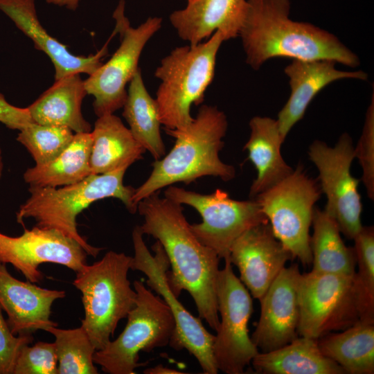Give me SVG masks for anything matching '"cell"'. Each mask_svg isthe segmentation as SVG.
I'll list each match as a JSON object with an SVG mask.
<instances>
[{
	"mask_svg": "<svg viewBox=\"0 0 374 374\" xmlns=\"http://www.w3.org/2000/svg\"><path fill=\"white\" fill-rule=\"evenodd\" d=\"M137 211L143 218L141 232L159 242L168 257L172 292L178 297L182 290L187 291L199 318L216 332L220 326L217 285L220 258L194 235L181 204L160 197L159 191L140 201Z\"/></svg>",
	"mask_w": 374,
	"mask_h": 374,
	"instance_id": "cell-1",
	"label": "cell"
},
{
	"mask_svg": "<svg viewBox=\"0 0 374 374\" xmlns=\"http://www.w3.org/2000/svg\"><path fill=\"white\" fill-rule=\"evenodd\" d=\"M246 15L238 36L246 62L259 69L275 57L329 60L351 68L359 57L331 33L290 17V0H247Z\"/></svg>",
	"mask_w": 374,
	"mask_h": 374,
	"instance_id": "cell-2",
	"label": "cell"
},
{
	"mask_svg": "<svg viewBox=\"0 0 374 374\" xmlns=\"http://www.w3.org/2000/svg\"><path fill=\"white\" fill-rule=\"evenodd\" d=\"M226 114L216 106L203 105L193 120L184 127L166 132L175 138L172 150L152 163L148 178L135 189L132 200L138 203L163 188L176 183L188 184L213 176L229 181L235 177V168L219 157L226 134Z\"/></svg>",
	"mask_w": 374,
	"mask_h": 374,
	"instance_id": "cell-3",
	"label": "cell"
},
{
	"mask_svg": "<svg viewBox=\"0 0 374 374\" xmlns=\"http://www.w3.org/2000/svg\"><path fill=\"white\" fill-rule=\"evenodd\" d=\"M128 168L122 167L103 174H91L84 179L67 186L31 187L30 197L17 212V222L32 217L37 226L56 229L80 244L87 255L96 257L103 249L89 244L77 229L78 215L93 202L113 197L121 200L134 214L137 206L132 197L135 188L125 186L124 175Z\"/></svg>",
	"mask_w": 374,
	"mask_h": 374,
	"instance_id": "cell-4",
	"label": "cell"
},
{
	"mask_svg": "<svg viewBox=\"0 0 374 374\" xmlns=\"http://www.w3.org/2000/svg\"><path fill=\"white\" fill-rule=\"evenodd\" d=\"M224 41L217 30L206 42L176 47L161 60L154 72L161 80L155 100L166 129L182 128L193 120L190 107L204 101L215 75L217 52Z\"/></svg>",
	"mask_w": 374,
	"mask_h": 374,
	"instance_id": "cell-5",
	"label": "cell"
},
{
	"mask_svg": "<svg viewBox=\"0 0 374 374\" xmlns=\"http://www.w3.org/2000/svg\"><path fill=\"white\" fill-rule=\"evenodd\" d=\"M132 261V256L109 251L76 272L73 285L82 294L84 312L80 326L96 350L111 341L118 322L135 305L136 292L127 277Z\"/></svg>",
	"mask_w": 374,
	"mask_h": 374,
	"instance_id": "cell-6",
	"label": "cell"
},
{
	"mask_svg": "<svg viewBox=\"0 0 374 374\" xmlns=\"http://www.w3.org/2000/svg\"><path fill=\"white\" fill-rule=\"evenodd\" d=\"M133 287L136 303L127 316L124 330L93 354V362L107 373H135L136 368L148 363L139 362V353L167 346L175 330L174 318L162 298L154 294L143 280H134Z\"/></svg>",
	"mask_w": 374,
	"mask_h": 374,
	"instance_id": "cell-7",
	"label": "cell"
},
{
	"mask_svg": "<svg viewBox=\"0 0 374 374\" xmlns=\"http://www.w3.org/2000/svg\"><path fill=\"white\" fill-rule=\"evenodd\" d=\"M321 193L317 182L299 165L288 177L253 198L274 236L304 266L312 263L310 228Z\"/></svg>",
	"mask_w": 374,
	"mask_h": 374,
	"instance_id": "cell-8",
	"label": "cell"
},
{
	"mask_svg": "<svg viewBox=\"0 0 374 374\" xmlns=\"http://www.w3.org/2000/svg\"><path fill=\"white\" fill-rule=\"evenodd\" d=\"M143 236L139 226H136L132 233L134 255L131 269L145 275L147 285L162 298L172 314L175 326L168 345L176 350H188L204 373H217L213 353L215 335L205 328L199 317L185 308L172 292L168 279L170 263L162 245L157 240L152 246L154 253L152 254Z\"/></svg>",
	"mask_w": 374,
	"mask_h": 374,
	"instance_id": "cell-9",
	"label": "cell"
},
{
	"mask_svg": "<svg viewBox=\"0 0 374 374\" xmlns=\"http://www.w3.org/2000/svg\"><path fill=\"white\" fill-rule=\"evenodd\" d=\"M164 197L188 205L200 214L202 222L190 224V229L199 241L215 251L220 258L229 256L231 245L244 231L269 222L254 199L235 200L219 188L203 195L169 186Z\"/></svg>",
	"mask_w": 374,
	"mask_h": 374,
	"instance_id": "cell-10",
	"label": "cell"
},
{
	"mask_svg": "<svg viewBox=\"0 0 374 374\" xmlns=\"http://www.w3.org/2000/svg\"><path fill=\"white\" fill-rule=\"evenodd\" d=\"M124 12L125 1L121 0L113 15L115 29L121 34L120 46L106 63L84 80L87 94L94 97L93 107L98 117L114 114L123 107L127 94L125 87L139 69L141 53L161 26L162 19L154 17L133 28Z\"/></svg>",
	"mask_w": 374,
	"mask_h": 374,
	"instance_id": "cell-11",
	"label": "cell"
},
{
	"mask_svg": "<svg viewBox=\"0 0 374 374\" xmlns=\"http://www.w3.org/2000/svg\"><path fill=\"white\" fill-rule=\"evenodd\" d=\"M220 269L217 299L220 326L213 353L218 371L242 374L259 350L249 335L248 323L253 312L251 295L236 276L229 257Z\"/></svg>",
	"mask_w": 374,
	"mask_h": 374,
	"instance_id": "cell-12",
	"label": "cell"
},
{
	"mask_svg": "<svg viewBox=\"0 0 374 374\" xmlns=\"http://www.w3.org/2000/svg\"><path fill=\"white\" fill-rule=\"evenodd\" d=\"M310 160L319 172L320 188L327 202L324 211L337 224L348 239L353 240L362 228V204L350 167L355 158L350 136L342 134L334 147L316 140L308 150Z\"/></svg>",
	"mask_w": 374,
	"mask_h": 374,
	"instance_id": "cell-13",
	"label": "cell"
},
{
	"mask_svg": "<svg viewBox=\"0 0 374 374\" xmlns=\"http://www.w3.org/2000/svg\"><path fill=\"white\" fill-rule=\"evenodd\" d=\"M354 275L314 271L301 274L299 288V336L318 339L332 331L343 330L359 321Z\"/></svg>",
	"mask_w": 374,
	"mask_h": 374,
	"instance_id": "cell-14",
	"label": "cell"
},
{
	"mask_svg": "<svg viewBox=\"0 0 374 374\" xmlns=\"http://www.w3.org/2000/svg\"><path fill=\"white\" fill-rule=\"evenodd\" d=\"M87 256L79 242L54 229L36 225L17 237L0 232V262L11 264L33 283L43 278L41 264H58L76 273L87 265Z\"/></svg>",
	"mask_w": 374,
	"mask_h": 374,
	"instance_id": "cell-15",
	"label": "cell"
},
{
	"mask_svg": "<svg viewBox=\"0 0 374 374\" xmlns=\"http://www.w3.org/2000/svg\"><path fill=\"white\" fill-rule=\"evenodd\" d=\"M301 276L297 264L285 267L259 300L260 317L251 336L259 352L280 348L299 336Z\"/></svg>",
	"mask_w": 374,
	"mask_h": 374,
	"instance_id": "cell-16",
	"label": "cell"
},
{
	"mask_svg": "<svg viewBox=\"0 0 374 374\" xmlns=\"http://www.w3.org/2000/svg\"><path fill=\"white\" fill-rule=\"evenodd\" d=\"M229 258L238 269L239 278L251 295L260 300L286 262L294 258L267 222L240 235L231 245Z\"/></svg>",
	"mask_w": 374,
	"mask_h": 374,
	"instance_id": "cell-17",
	"label": "cell"
},
{
	"mask_svg": "<svg viewBox=\"0 0 374 374\" xmlns=\"http://www.w3.org/2000/svg\"><path fill=\"white\" fill-rule=\"evenodd\" d=\"M64 296L63 290L43 288L15 278L6 264L0 262V307L15 335H32L37 330L57 326L50 319L51 307L55 301Z\"/></svg>",
	"mask_w": 374,
	"mask_h": 374,
	"instance_id": "cell-18",
	"label": "cell"
},
{
	"mask_svg": "<svg viewBox=\"0 0 374 374\" xmlns=\"http://www.w3.org/2000/svg\"><path fill=\"white\" fill-rule=\"evenodd\" d=\"M335 61L329 60H292L284 69L289 78L290 97L276 119L280 136L285 141L291 129L301 121L313 98L329 84L343 79L366 80L362 71H341Z\"/></svg>",
	"mask_w": 374,
	"mask_h": 374,
	"instance_id": "cell-19",
	"label": "cell"
},
{
	"mask_svg": "<svg viewBox=\"0 0 374 374\" xmlns=\"http://www.w3.org/2000/svg\"><path fill=\"white\" fill-rule=\"evenodd\" d=\"M0 10L51 59L55 68V80L73 73L90 75L102 64L107 43L96 53L87 57L72 54L67 47L48 35L37 17L35 0H0Z\"/></svg>",
	"mask_w": 374,
	"mask_h": 374,
	"instance_id": "cell-20",
	"label": "cell"
},
{
	"mask_svg": "<svg viewBox=\"0 0 374 374\" xmlns=\"http://www.w3.org/2000/svg\"><path fill=\"white\" fill-rule=\"evenodd\" d=\"M247 8V0H192L172 12L169 19L179 37L191 45L217 30L228 40L238 36Z\"/></svg>",
	"mask_w": 374,
	"mask_h": 374,
	"instance_id": "cell-21",
	"label": "cell"
},
{
	"mask_svg": "<svg viewBox=\"0 0 374 374\" xmlns=\"http://www.w3.org/2000/svg\"><path fill=\"white\" fill-rule=\"evenodd\" d=\"M250 135L243 150L248 152V159L257 170L249 197L273 187L294 170L284 160L280 148L284 143L276 119L256 116L249 121Z\"/></svg>",
	"mask_w": 374,
	"mask_h": 374,
	"instance_id": "cell-22",
	"label": "cell"
},
{
	"mask_svg": "<svg viewBox=\"0 0 374 374\" xmlns=\"http://www.w3.org/2000/svg\"><path fill=\"white\" fill-rule=\"evenodd\" d=\"M80 73H73L55 80L27 108L34 123L66 127L75 134L91 132L83 117L82 103L87 94Z\"/></svg>",
	"mask_w": 374,
	"mask_h": 374,
	"instance_id": "cell-23",
	"label": "cell"
},
{
	"mask_svg": "<svg viewBox=\"0 0 374 374\" xmlns=\"http://www.w3.org/2000/svg\"><path fill=\"white\" fill-rule=\"evenodd\" d=\"M91 134L90 167L92 174L129 168L146 152L120 118L114 114L98 118Z\"/></svg>",
	"mask_w": 374,
	"mask_h": 374,
	"instance_id": "cell-24",
	"label": "cell"
},
{
	"mask_svg": "<svg viewBox=\"0 0 374 374\" xmlns=\"http://www.w3.org/2000/svg\"><path fill=\"white\" fill-rule=\"evenodd\" d=\"M261 374H345L336 362L321 351L318 340L298 336L283 347L259 352L251 361Z\"/></svg>",
	"mask_w": 374,
	"mask_h": 374,
	"instance_id": "cell-25",
	"label": "cell"
},
{
	"mask_svg": "<svg viewBox=\"0 0 374 374\" xmlns=\"http://www.w3.org/2000/svg\"><path fill=\"white\" fill-rule=\"evenodd\" d=\"M318 340L321 353L349 374L374 373V323L358 321Z\"/></svg>",
	"mask_w": 374,
	"mask_h": 374,
	"instance_id": "cell-26",
	"label": "cell"
},
{
	"mask_svg": "<svg viewBox=\"0 0 374 374\" xmlns=\"http://www.w3.org/2000/svg\"><path fill=\"white\" fill-rule=\"evenodd\" d=\"M90 132L75 133L71 143L50 162L28 168L24 179L31 187L57 188L78 183L92 174Z\"/></svg>",
	"mask_w": 374,
	"mask_h": 374,
	"instance_id": "cell-27",
	"label": "cell"
},
{
	"mask_svg": "<svg viewBox=\"0 0 374 374\" xmlns=\"http://www.w3.org/2000/svg\"><path fill=\"white\" fill-rule=\"evenodd\" d=\"M123 116L134 139L154 160L166 154L161 134V122L155 98L148 91L139 69L129 82Z\"/></svg>",
	"mask_w": 374,
	"mask_h": 374,
	"instance_id": "cell-28",
	"label": "cell"
},
{
	"mask_svg": "<svg viewBox=\"0 0 374 374\" xmlns=\"http://www.w3.org/2000/svg\"><path fill=\"white\" fill-rule=\"evenodd\" d=\"M312 226V271L353 276L356 266L355 251L344 244L336 222L323 210L315 207Z\"/></svg>",
	"mask_w": 374,
	"mask_h": 374,
	"instance_id": "cell-29",
	"label": "cell"
},
{
	"mask_svg": "<svg viewBox=\"0 0 374 374\" xmlns=\"http://www.w3.org/2000/svg\"><path fill=\"white\" fill-rule=\"evenodd\" d=\"M45 331L55 337L58 374L98 373L93 359L96 349L82 326L67 330L51 326Z\"/></svg>",
	"mask_w": 374,
	"mask_h": 374,
	"instance_id": "cell-30",
	"label": "cell"
},
{
	"mask_svg": "<svg viewBox=\"0 0 374 374\" xmlns=\"http://www.w3.org/2000/svg\"><path fill=\"white\" fill-rule=\"evenodd\" d=\"M357 271L354 290L359 321L374 323V228L362 226L353 239Z\"/></svg>",
	"mask_w": 374,
	"mask_h": 374,
	"instance_id": "cell-31",
	"label": "cell"
},
{
	"mask_svg": "<svg viewBox=\"0 0 374 374\" xmlns=\"http://www.w3.org/2000/svg\"><path fill=\"white\" fill-rule=\"evenodd\" d=\"M75 133L62 126L32 122L19 130L17 140L29 152L35 165L50 162L71 143Z\"/></svg>",
	"mask_w": 374,
	"mask_h": 374,
	"instance_id": "cell-32",
	"label": "cell"
},
{
	"mask_svg": "<svg viewBox=\"0 0 374 374\" xmlns=\"http://www.w3.org/2000/svg\"><path fill=\"white\" fill-rule=\"evenodd\" d=\"M12 374H58V363L53 343L38 341L24 346L17 357Z\"/></svg>",
	"mask_w": 374,
	"mask_h": 374,
	"instance_id": "cell-33",
	"label": "cell"
},
{
	"mask_svg": "<svg viewBox=\"0 0 374 374\" xmlns=\"http://www.w3.org/2000/svg\"><path fill=\"white\" fill-rule=\"evenodd\" d=\"M355 158L362 169V181L368 197L374 199V95L367 108L362 134L355 148Z\"/></svg>",
	"mask_w": 374,
	"mask_h": 374,
	"instance_id": "cell-34",
	"label": "cell"
},
{
	"mask_svg": "<svg viewBox=\"0 0 374 374\" xmlns=\"http://www.w3.org/2000/svg\"><path fill=\"white\" fill-rule=\"evenodd\" d=\"M33 340L32 335L16 336L11 332L0 307V374H12L21 348Z\"/></svg>",
	"mask_w": 374,
	"mask_h": 374,
	"instance_id": "cell-35",
	"label": "cell"
},
{
	"mask_svg": "<svg viewBox=\"0 0 374 374\" xmlns=\"http://www.w3.org/2000/svg\"><path fill=\"white\" fill-rule=\"evenodd\" d=\"M33 122L28 108H21L9 103L0 93V123L12 130H21Z\"/></svg>",
	"mask_w": 374,
	"mask_h": 374,
	"instance_id": "cell-36",
	"label": "cell"
},
{
	"mask_svg": "<svg viewBox=\"0 0 374 374\" xmlns=\"http://www.w3.org/2000/svg\"><path fill=\"white\" fill-rule=\"evenodd\" d=\"M145 374H182L184 373L177 370L168 368L161 364L157 365L154 367L148 368L143 371Z\"/></svg>",
	"mask_w": 374,
	"mask_h": 374,
	"instance_id": "cell-37",
	"label": "cell"
},
{
	"mask_svg": "<svg viewBox=\"0 0 374 374\" xmlns=\"http://www.w3.org/2000/svg\"><path fill=\"white\" fill-rule=\"evenodd\" d=\"M48 3L64 6L69 10H75L78 6L80 0H46Z\"/></svg>",
	"mask_w": 374,
	"mask_h": 374,
	"instance_id": "cell-38",
	"label": "cell"
},
{
	"mask_svg": "<svg viewBox=\"0 0 374 374\" xmlns=\"http://www.w3.org/2000/svg\"><path fill=\"white\" fill-rule=\"evenodd\" d=\"M3 168V164L2 154H1V150L0 149V179L2 175Z\"/></svg>",
	"mask_w": 374,
	"mask_h": 374,
	"instance_id": "cell-39",
	"label": "cell"
},
{
	"mask_svg": "<svg viewBox=\"0 0 374 374\" xmlns=\"http://www.w3.org/2000/svg\"><path fill=\"white\" fill-rule=\"evenodd\" d=\"M192 1V0H188V1Z\"/></svg>",
	"mask_w": 374,
	"mask_h": 374,
	"instance_id": "cell-40",
	"label": "cell"
}]
</instances>
